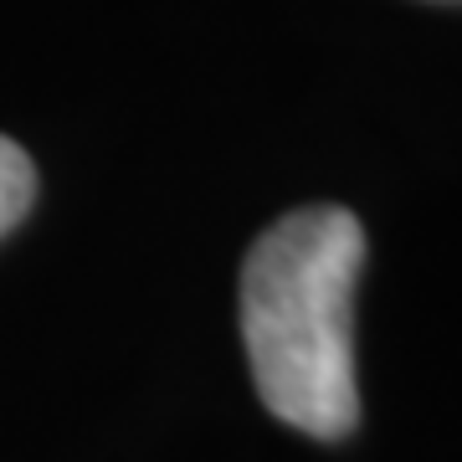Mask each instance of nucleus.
Masks as SVG:
<instances>
[{
    "label": "nucleus",
    "mask_w": 462,
    "mask_h": 462,
    "mask_svg": "<svg viewBox=\"0 0 462 462\" xmlns=\"http://www.w3.org/2000/svg\"><path fill=\"white\" fill-rule=\"evenodd\" d=\"M365 226L345 206H303L252 242L242 263V345L257 396L282 427L339 442L360 427L355 288Z\"/></svg>",
    "instance_id": "1"
},
{
    "label": "nucleus",
    "mask_w": 462,
    "mask_h": 462,
    "mask_svg": "<svg viewBox=\"0 0 462 462\" xmlns=\"http://www.w3.org/2000/svg\"><path fill=\"white\" fill-rule=\"evenodd\" d=\"M442 5H462V0H442Z\"/></svg>",
    "instance_id": "3"
},
{
    "label": "nucleus",
    "mask_w": 462,
    "mask_h": 462,
    "mask_svg": "<svg viewBox=\"0 0 462 462\" xmlns=\"http://www.w3.org/2000/svg\"><path fill=\"white\" fill-rule=\"evenodd\" d=\"M36 200V170L26 160V149L16 139L0 134V236L11 226H21V216L32 211Z\"/></svg>",
    "instance_id": "2"
}]
</instances>
